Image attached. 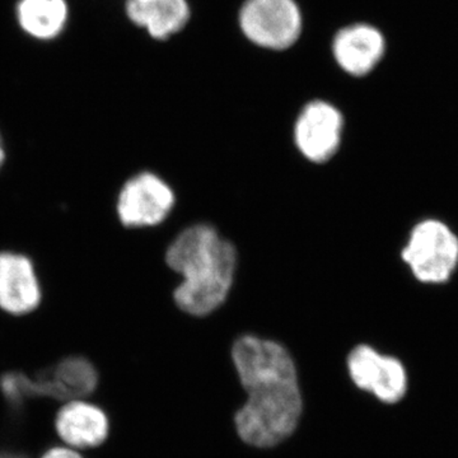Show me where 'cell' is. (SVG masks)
I'll return each mask as SVG.
<instances>
[{"mask_svg":"<svg viewBox=\"0 0 458 458\" xmlns=\"http://www.w3.org/2000/svg\"><path fill=\"white\" fill-rule=\"evenodd\" d=\"M232 360L246 391L236 412L238 437L256 448H270L294 433L303 411L302 394L291 352L282 344L245 335L232 348Z\"/></svg>","mask_w":458,"mask_h":458,"instance_id":"1","label":"cell"},{"mask_svg":"<svg viewBox=\"0 0 458 458\" xmlns=\"http://www.w3.org/2000/svg\"><path fill=\"white\" fill-rule=\"evenodd\" d=\"M165 260L183 276L174 291V301L182 311L207 316L225 302L233 283L237 255L216 229L207 225L186 229L168 249Z\"/></svg>","mask_w":458,"mask_h":458,"instance_id":"2","label":"cell"},{"mask_svg":"<svg viewBox=\"0 0 458 458\" xmlns=\"http://www.w3.org/2000/svg\"><path fill=\"white\" fill-rule=\"evenodd\" d=\"M401 259L421 284H445L458 267L457 233L441 219L419 221L410 229Z\"/></svg>","mask_w":458,"mask_h":458,"instance_id":"3","label":"cell"},{"mask_svg":"<svg viewBox=\"0 0 458 458\" xmlns=\"http://www.w3.org/2000/svg\"><path fill=\"white\" fill-rule=\"evenodd\" d=\"M98 370L83 357L65 358L38 379L27 378L22 373H8L0 382L4 396L11 403H21V400L32 396L65 403L83 400L98 388Z\"/></svg>","mask_w":458,"mask_h":458,"instance_id":"4","label":"cell"},{"mask_svg":"<svg viewBox=\"0 0 458 458\" xmlns=\"http://www.w3.org/2000/svg\"><path fill=\"white\" fill-rule=\"evenodd\" d=\"M240 31L260 49H292L303 33V13L297 0H245L238 9Z\"/></svg>","mask_w":458,"mask_h":458,"instance_id":"5","label":"cell"},{"mask_svg":"<svg viewBox=\"0 0 458 458\" xmlns=\"http://www.w3.org/2000/svg\"><path fill=\"white\" fill-rule=\"evenodd\" d=\"M346 366L352 384L382 403H396L405 397L408 372L396 357L381 354L363 344L349 352Z\"/></svg>","mask_w":458,"mask_h":458,"instance_id":"6","label":"cell"},{"mask_svg":"<svg viewBox=\"0 0 458 458\" xmlns=\"http://www.w3.org/2000/svg\"><path fill=\"white\" fill-rule=\"evenodd\" d=\"M174 204L170 186L150 172H141L126 181L117 198V216L125 227L159 225Z\"/></svg>","mask_w":458,"mask_h":458,"instance_id":"7","label":"cell"},{"mask_svg":"<svg viewBox=\"0 0 458 458\" xmlns=\"http://www.w3.org/2000/svg\"><path fill=\"white\" fill-rule=\"evenodd\" d=\"M343 114L330 102L316 99L304 106L295 123V143L310 161L327 162L342 140Z\"/></svg>","mask_w":458,"mask_h":458,"instance_id":"8","label":"cell"},{"mask_svg":"<svg viewBox=\"0 0 458 458\" xmlns=\"http://www.w3.org/2000/svg\"><path fill=\"white\" fill-rule=\"evenodd\" d=\"M387 42L378 27L355 22L337 30L331 42L334 60L344 73L366 77L385 57Z\"/></svg>","mask_w":458,"mask_h":458,"instance_id":"9","label":"cell"},{"mask_svg":"<svg viewBox=\"0 0 458 458\" xmlns=\"http://www.w3.org/2000/svg\"><path fill=\"white\" fill-rule=\"evenodd\" d=\"M42 302V286L31 258L16 251H0V311L27 316Z\"/></svg>","mask_w":458,"mask_h":458,"instance_id":"10","label":"cell"},{"mask_svg":"<svg viewBox=\"0 0 458 458\" xmlns=\"http://www.w3.org/2000/svg\"><path fill=\"white\" fill-rule=\"evenodd\" d=\"M55 430L65 447L92 450L104 445L110 434L106 412L86 400L65 403L55 417Z\"/></svg>","mask_w":458,"mask_h":458,"instance_id":"11","label":"cell"},{"mask_svg":"<svg viewBox=\"0 0 458 458\" xmlns=\"http://www.w3.org/2000/svg\"><path fill=\"white\" fill-rule=\"evenodd\" d=\"M126 18L156 41L179 35L191 20L189 0H125Z\"/></svg>","mask_w":458,"mask_h":458,"instance_id":"12","label":"cell"},{"mask_svg":"<svg viewBox=\"0 0 458 458\" xmlns=\"http://www.w3.org/2000/svg\"><path fill=\"white\" fill-rule=\"evenodd\" d=\"M21 31L36 41L56 40L69 22L66 0H18L14 8Z\"/></svg>","mask_w":458,"mask_h":458,"instance_id":"13","label":"cell"},{"mask_svg":"<svg viewBox=\"0 0 458 458\" xmlns=\"http://www.w3.org/2000/svg\"><path fill=\"white\" fill-rule=\"evenodd\" d=\"M41 458H83V456L80 452L63 445V447L50 448L42 454Z\"/></svg>","mask_w":458,"mask_h":458,"instance_id":"14","label":"cell"},{"mask_svg":"<svg viewBox=\"0 0 458 458\" xmlns=\"http://www.w3.org/2000/svg\"><path fill=\"white\" fill-rule=\"evenodd\" d=\"M5 159H7V152H5L4 141H3L2 135H0V170L4 165Z\"/></svg>","mask_w":458,"mask_h":458,"instance_id":"15","label":"cell"}]
</instances>
